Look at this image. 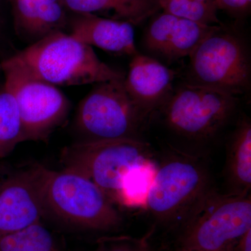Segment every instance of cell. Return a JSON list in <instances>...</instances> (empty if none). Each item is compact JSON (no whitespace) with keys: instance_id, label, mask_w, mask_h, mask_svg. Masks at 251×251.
<instances>
[{"instance_id":"cell-21","label":"cell","mask_w":251,"mask_h":251,"mask_svg":"<svg viewBox=\"0 0 251 251\" xmlns=\"http://www.w3.org/2000/svg\"><path fill=\"white\" fill-rule=\"evenodd\" d=\"M218 9L236 16H243L250 10L251 0H215Z\"/></svg>"},{"instance_id":"cell-9","label":"cell","mask_w":251,"mask_h":251,"mask_svg":"<svg viewBox=\"0 0 251 251\" xmlns=\"http://www.w3.org/2000/svg\"><path fill=\"white\" fill-rule=\"evenodd\" d=\"M4 87L17 103L24 142L48 140L67 118L70 103L56 86L29 75L6 59L0 64Z\"/></svg>"},{"instance_id":"cell-6","label":"cell","mask_w":251,"mask_h":251,"mask_svg":"<svg viewBox=\"0 0 251 251\" xmlns=\"http://www.w3.org/2000/svg\"><path fill=\"white\" fill-rule=\"evenodd\" d=\"M124 80L97 84L81 100L75 120L81 141L142 139L148 120L127 93Z\"/></svg>"},{"instance_id":"cell-13","label":"cell","mask_w":251,"mask_h":251,"mask_svg":"<svg viewBox=\"0 0 251 251\" xmlns=\"http://www.w3.org/2000/svg\"><path fill=\"white\" fill-rule=\"evenodd\" d=\"M71 35L91 46L112 53L133 56L138 54L131 23L82 14L72 23Z\"/></svg>"},{"instance_id":"cell-16","label":"cell","mask_w":251,"mask_h":251,"mask_svg":"<svg viewBox=\"0 0 251 251\" xmlns=\"http://www.w3.org/2000/svg\"><path fill=\"white\" fill-rule=\"evenodd\" d=\"M63 2L81 14L112 11L130 23L140 22L159 7L157 0H63Z\"/></svg>"},{"instance_id":"cell-5","label":"cell","mask_w":251,"mask_h":251,"mask_svg":"<svg viewBox=\"0 0 251 251\" xmlns=\"http://www.w3.org/2000/svg\"><path fill=\"white\" fill-rule=\"evenodd\" d=\"M237 96L186 82L173 90L160 108L168 128L190 140L212 139L227 126L238 107Z\"/></svg>"},{"instance_id":"cell-4","label":"cell","mask_w":251,"mask_h":251,"mask_svg":"<svg viewBox=\"0 0 251 251\" xmlns=\"http://www.w3.org/2000/svg\"><path fill=\"white\" fill-rule=\"evenodd\" d=\"M151 145L142 139L80 141L63 150L64 168L99 186L114 204L122 203L126 178L135 170L154 164Z\"/></svg>"},{"instance_id":"cell-11","label":"cell","mask_w":251,"mask_h":251,"mask_svg":"<svg viewBox=\"0 0 251 251\" xmlns=\"http://www.w3.org/2000/svg\"><path fill=\"white\" fill-rule=\"evenodd\" d=\"M219 27L163 12L148 26L144 46L150 53L171 62L189 57L204 39Z\"/></svg>"},{"instance_id":"cell-23","label":"cell","mask_w":251,"mask_h":251,"mask_svg":"<svg viewBox=\"0 0 251 251\" xmlns=\"http://www.w3.org/2000/svg\"><path fill=\"white\" fill-rule=\"evenodd\" d=\"M174 251H201V250H193V249H184V248H178L177 249Z\"/></svg>"},{"instance_id":"cell-2","label":"cell","mask_w":251,"mask_h":251,"mask_svg":"<svg viewBox=\"0 0 251 251\" xmlns=\"http://www.w3.org/2000/svg\"><path fill=\"white\" fill-rule=\"evenodd\" d=\"M8 59L29 75L56 87L125 77L102 62L92 47L62 31L44 36Z\"/></svg>"},{"instance_id":"cell-7","label":"cell","mask_w":251,"mask_h":251,"mask_svg":"<svg viewBox=\"0 0 251 251\" xmlns=\"http://www.w3.org/2000/svg\"><path fill=\"white\" fill-rule=\"evenodd\" d=\"M187 82L232 95L251 89L250 54L242 38L221 26L189 56Z\"/></svg>"},{"instance_id":"cell-14","label":"cell","mask_w":251,"mask_h":251,"mask_svg":"<svg viewBox=\"0 0 251 251\" xmlns=\"http://www.w3.org/2000/svg\"><path fill=\"white\" fill-rule=\"evenodd\" d=\"M226 178L229 194L246 196L251 188V123L238 122L227 147Z\"/></svg>"},{"instance_id":"cell-8","label":"cell","mask_w":251,"mask_h":251,"mask_svg":"<svg viewBox=\"0 0 251 251\" xmlns=\"http://www.w3.org/2000/svg\"><path fill=\"white\" fill-rule=\"evenodd\" d=\"M251 229V199L215 189L181 229L179 247L204 251H234Z\"/></svg>"},{"instance_id":"cell-22","label":"cell","mask_w":251,"mask_h":251,"mask_svg":"<svg viewBox=\"0 0 251 251\" xmlns=\"http://www.w3.org/2000/svg\"><path fill=\"white\" fill-rule=\"evenodd\" d=\"M234 251H251V229L238 241Z\"/></svg>"},{"instance_id":"cell-20","label":"cell","mask_w":251,"mask_h":251,"mask_svg":"<svg viewBox=\"0 0 251 251\" xmlns=\"http://www.w3.org/2000/svg\"><path fill=\"white\" fill-rule=\"evenodd\" d=\"M154 230L153 227L139 238L125 236L102 239L95 251H154L151 243Z\"/></svg>"},{"instance_id":"cell-17","label":"cell","mask_w":251,"mask_h":251,"mask_svg":"<svg viewBox=\"0 0 251 251\" xmlns=\"http://www.w3.org/2000/svg\"><path fill=\"white\" fill-rule=\"evenodd\" d=\"M0 251H59L52 234L40 222L0 236Z\"/></svg>"},{"instance_id":"cell-3","label":"cell","mask_w":251,"mask_h":251,"mask_svg":"<svg viewBox=\"0 0 251 251\" xmlns=\"http://www.w3.org/2000/svg\"><path fill=\"white\" fill-rule=\"evenodd\" d=\"M41 193L46 214L82 228L112 230L123 217L99 186L76 172L44 166Z\"/></svg>"},{"instance_id":"cell-19","label":"cell","mask_w":251,"mask_h":251,"mask_svg":"<svg viewBox=\"0 0 251 251\" xmlns=\"http://www.w3.org/2000/svg\"><path fill=\"white\" fill-rule=\"evenodd\" d=\"M158 6L168 13L207 25L223 26L218 18L215 0H157Z\"/></svg>"},{"instance_id":"cell-1","label":"cell","mask_w":251,"mask_h":251,"mask_svg":"<svg viewBox=\"0 0 251 251\" xmlns=\"http://www.w3.org/2000/svg\"><path fill=\"white\" fill-rule=\"evenodd\" d=\"M215 189L202 158L173 150L156 167L145 206L157 224L182 229Z\"/></svg>"},{"instance_id":"cell-18","label":"cell","mask_w":251,"mask_h":251,"mask_svg":"<svg viewBox=\"0 0 251 251\" xmlns=\"http://www.w3.org/2000/svg\"><path fill=\"white\" fill-rule=\"evenodd\" d=\"M24 142L21 115L12 94L0 89V158L7 156Z\"/></svg>"},{"instance_id":"cell-15","label":"cell","mask_w":251,"mask_h":251,"mask_svg":"<svg viewBox=\"0 0 251 251\" xmlns=\"http://www.w3.org/2000/svg\"><path fill=\"white\" fill-rule=\"evenodd\" d=\"M16 12L18 29L35 41L62 31L65 18L58 0H16Z\"/></svg>"},{"instance_id":"cell-10","label":"cell","mask_w":251,"mask_h":251,"mask_svg":"<svg viewBox=\"0 0 251 251\" xmlns=\"http://www.w3.org/2000/svg\"><path fill=\"white\" fill-rule=\"evenodd\" d=\"M44 166L0 167V236L40 222L46 211L41 193Z\"/></svg>"},{"instance_id":"cell-12","label":"cell","mask_w":251,"mask_h":251,"mask_svg":"<svg viewBox=\"0 0 251 251\" xmlns=\"http://www.w3.org/2000/svg\"><path fill=\"white\" fill-rule=\"evenodd\" d=\"M175 72L150 56L132 57L125 77L127 93L147 120L158 111L173 93Z\"/></svg>"}]
</instances>
